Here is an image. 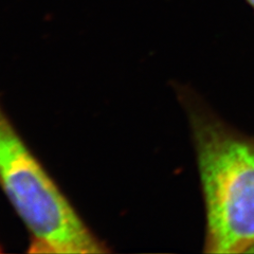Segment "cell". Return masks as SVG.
Here are the masks:
<instances>
[{"label":"cell","mask_w":254,"mask_h":254,"mask_svg":"<svg viewBox=\"0 0 254 254\" xmlns=\"http://www.w3.org/2000/svg\"><path fill=\"white\" fill-rule=\"evenodd\" d=\"M190 110L208 219L205 251L250 253L254 248V141L203 111Z\"/></svg>","instance_id":"cell-1"},{"label":"cell","mask_w":254,"mask_h":254,"mask_svg":"<svg viewBox=\"0 0 254 254\" xmlns=\"http://www.w3.org/2000/svg\"><path fill=\"white\" fill-rule=\"evenodd\" d=\"M0 188L27 228L32 253L101 254L107 245L79 216L0 105Z\"/></svg>","instance_id":"cell-2"},{"label":"cell","mask_w":254,"mask_h":254,"mask_svg":"<svg viewBox=\"0 0 254 254\" xmlns=\"http://www.w3.org/2000/svg\"><path fill=\"white\" fill-rule=\"evenodd\" d=\"M247 1L254 7V0H247Z\"/></svg>","instance_id":"cell-3"},{"label":"cell","mask_w":254,"mask_h":254,"mask_svg":"<svg viewBox=\"0 0 254 254\" xmlns=\"http://www.w3.org/2000/svg\"><path fill=\"white\" fill-rule=\"evenodd\" d=\"M250 253H254V248L251 250V252H250Z\"/></svg>","instance_id":"cell-4"},{"label":"cell","mask_w":254,"mask_h":254,"mask_svg":"<svg viewBox=\"0 0 254 254\" xmlns=\"http://www.w3.org/2000/svg\"><path fill=\"white\" fill-rule=\"evenodd\" d=\"M0 250H1V249H0Z\"/></svg>","instance_id":"cell-5"}]
</instances>
